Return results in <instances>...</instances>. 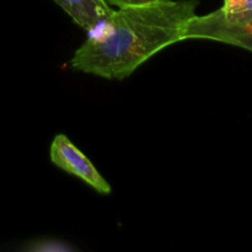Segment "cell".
Here are the masks:
<instances>
[{"label": "cell", "instance_id": "277c9868", "mask_svg": "<svg viewBox=\"0 0 252 252\" xmlns=\"http://www.w3.org/2000/svg\"><path fill=\"white\" fill-rule=\"evenodd\" d=\"M74 22L85 30L91 31L96 25L112 14L113 10L105 0H54Z\"/></svg>", "mask_w": 252, "mask_h": 252}, {"label": "cell", "instance_id": "8992f818", "mask_svg": "<svg viewBox=\"0 0 252 252\" xmlns=\"http://www.w3.org/2000/svg\"><path fill=\"white\" fill-rule=\"evenodd\" d=\"M108 5H115L118 9L121 7H134V6H145V5L158 4L164 2L167 0H105Z\"/></svg>", "mask_w": 252, "mask_h": 252}, {"label": "cell", "instance_id": "6da1fadb", "mask_svg": "<svg viewBox=\"0 0 252 252\" xmlns=\"http://www.w3.org/2000/svg\"><path fill=\"white\" fill-rule=\"evenodd\" d=\"M199 0H167L121 7L98 22L76 49L74 70L122 80L161 49L184 41V29Z\"/></svg>", "mask_w": 252, "mask_h": 252}, {"label": "cell", "instance_id": "3957f363", "mask_svg": "<svg viewBox=\"0 0 252 252\" xmlns=\"http://www.w3.org/2000/svg\"><path fill=\"white\" fill-rule=\"evenodd\" d=\"M201 38L223 42L252 52V20L241 24H226L211 12L194 15L184 29V39Z\"/></svg>", "mask_w": 252, "mask_h": 252}, {"label": "cell", "instance_id": "5b68a950", "mask_svg": "<svg viewBox=\"0 0 252 252\" xmlns=\"http://www.w3.org/2000/svg\"><path fill=\"white\" fill-rule=\"evenodd\" d=\"M226 24H241L252 20V0H224L223 6L213 11Z\"/></svg>", "mask_w": 252, "mask_h": 252}, {"label": "cell", "instance_id": "7a4b0ae2", "mask_svg": "<svg viewBox=\"0 0 252 252\" xmlns=\"http://www.w3.org/2000/svg\"><path fill=\"white\" fill-rule=\"evenodd\" d=\"M51 160L56 166L78 177L96 192L110 194V184L98 172L91 160L65 134H57L51 144Z\"/></svg>", "mask_w": 252, "mask_h": 252}]
</instances>
